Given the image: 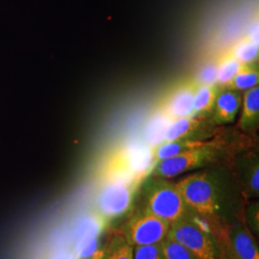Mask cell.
Wrapping results in <instances>:
<instances>
[{
  "mask_svg": "<svg viewBox=\"0 0 259 259\" xmlns=\"http://www.w3.org/2000/svg\"><path fill=\"white\" fill-rule=\"evenodd\" d=\"M231 183L219 169H200L176 184L185 204L217 234L222 226L243 213Z\"/></svg>",
  "mask_w": 259,
  "mask_h": 259,
  "instance_id": "1",
  "label": "cell"
},
{
  "mask_svg": "<svg viewBox=\"0 0 259 259\" xmlns=\"http://www.w3.org/2000/svg\"><path fill=\"white\" fill-rule=\"evenodd\" d=\"M229 137L220 132L211 139H205L204 143L174 157H168L157 162L149 175L172 179L191 171L227 161L243 148L233 145Z\"/></svg>",
  "mask_w": 259,
  "mask_h": 259,
  "instance_id": "2",
  "label": "cell"
},
{
  "mask_svg": "<svg viewBox=\"0 0 259 259\" xmlns=\"http://www.w3.org/2000/svg\"><path fill=\"white\" fill-rule=\"evenodd\" d=\"M170 180L148 175L141 183L139 191L140 207L172 224L192 210L185 204L176 183Z\"/></svg>",
  "mask_w": 259,
  "mask_h": 259,
  "instance_id": "3",
  "label": "cell"
},
{
  "mask_svg": "<svg viewBox=\"0 0 259 259\" xmlns=\"http://www.w3.org/2000/svg\"><path fill=\"white\" fill-rule=\"evenodd\" d=\"M143 181L136 177L104 176L95 201L98 216L111 222L129 213Z\"/></svg>",
  "mask_w": 259,
  "mask_h": 259,
  "instance_id": "4",
  "label": "cell"
},
{
  "mask_svg": "<svg viewBox=\"0 0 259 259\" xmlns=\"http://www.w3.org/2000/svg\"><path fill=\"white\" fill-rule=\"evenodd\" d=\"M166 238L180 243L198 259H220L222 255L221 245L211 227L205 220L200 222L193 211L172 223Z\"/></svg>",
  "mask_w": 259,
  "mask_h": 259,
  "instance_id": "5",
  "label": "cell"
},
{
  "mask_svg": "<svg viewBox=\"0 0 259 259\" xmlns=\"http://www.w3.org/2000/svg\"><path fill=\"white\" fill-rule=\"evenodd\" d=\"M171 224L139 206L124 224L122 235L133 247L161 243Z\"/></svg>",
  "mask_w": 259,
  "mask_h": 259,
  "instance_id": "6",
  "label": "cell"
},
{
  "mask_svg": "<svg viewBox=\"0 0 259 259\" xmlns=\"http://www.w3.org/2000/svg\"><path fill=\"white\" fill-rule=\"evenodd\" d=\"M222 252L230 259H259L254 235L246 225L243 213L221 227L217 232Z\"/></svg>",
  "mask_w": 259,
  "mask_h": 259,
  "instance_id": "7",
  "label": "cell"
},
{
  "mask_svg": "<svg viewBox=\"0 0 259 259\" xmlns=\"http://www.w3.org/2000/svg\"><path fill=\"white\" fill-rule=\"evenodd\" d=\"M153 166V150L136 144L120 149L111 156L105 168V176L122 175L144 180Z\"/></svg>",
  "mask_w": 259,
  "mask_h": 259,
  "instance_id": "8",
  "label": "cell"
},
{
  "mask_svg": "<svg viewBox=\"0 0 259 259\" xmlns=\"http://www.w3.org/2000/svg\"><path fill=\"white\" fill-rule=\"evenodd\" d=\"M257 152L241 150L228 160V167L244 200H254L259 195V160Z\"/></svg>",
  "mask_w": 259,
  "mask_h": 259,
  "instance_id": "9",
  "label": "cell"
},
{
  "mask_svg": "<svg viewBox=\"0 0 259 259\" xmlns=\"http://www.w3.org/2000/svg\"><path fill=\"white\" fill-rule=\"evenodd\" d=\"M200 84L196 79H187L173 85L161 99L157 111L170 120L193 116V99Z\"/></svg>",
  "mask_w": 259,
  "mask_h": 259,
  "instance_id": "10",
  "label": "cell"
},
{
  "mask_svg": "<svg viewBox=\"0 0 259 259\" xmlns=\"http://www.w3.org/2000/svg\"><path fill=\"white\" fill-rule=\"evenodd\" d=\"M220 130L218 126L213 123L210 117H181L170 122L163 141H171L176 139L204 140L211 139L216 136Z\"/></svg>",
  "mask_w": 259,
  "mask_h": 259,
  "instance_id": "11",
  "label": "cell"
},
{
  "mask_svg": "<svg viewBox=\"0 0 259 259\" xmlns=\"http://www.w3.org/2000/svg\"><path fill=\"white\" fill-rule=\"evenodd\" d=\"M241 104L240 92L220 87V92L209 117L218 127L231 124L235 120L240 110Z\"/></svg>",
  "mask_w": 259,
  "mask_h": 259,
  "instance_id": "12",
  "label": "cell"
},
{
  "mask_svg": "<svg viewBox=\"0 0 259 259\" xmlns=\"http://www.w3.org/2000/svg\"><path fill=\"white\" fill-rule=\"evenodd\" d=\"M259 87L256 85L246 91L242 96L240 118L237 127L240 131L250 134L258 127Z\"/></svg>",
  "mask_w": 259,
  "mask_h": 259,
  "instance_id": "13",
  "label": "cell"
},
{
  "mask_svg": "<svg viewBox=\"0 0 259 259\" xmlns=\"http://www.w3.org/2000/svg\"><path fill=\"white\" fill-rule=\"evenodd\" d=\"M219 92L217 84H200L193 99V116L209 117Z\"/></svg>",
  "mask_w": 259,
  "mask_h": 259,
  "instance_id": "14",
  "label": "cell"
},
{
  "mask_svg": "<svg viewBox=\"0 0 259 259\" xmlns=\"http://www.w3.org/2000/svg\"><path fill=\"white\" fill-rule=\"evenodd\" d=\"M258 60H256L247 64H241L240 68L232 78V81L222 88L237 92H246L251 88L258 85Z\"/></svg>",
  "mask_w": 259,
  "mask_h": 259,
  "instance_id": "15",
  "label": "cell"
},
{
  "mask_svg": "<svg viewBox=\"0 0 259 259\" xmlns=\"http://www.w3.org/2000/svg\"><path fill=\"white\" fill-rule=\"evenodd\" d=\"M98 259H134V247L122 234H117L105 247Z\"/></svg>",
  "mask_w": 259,
  "mask_h": 259,
  "instance_id": "16",
  "label": "cell"
},
{
  "mask_svg": "<svg viewBox=\"0 0 259 259\" xmlns=\"http://www.w3.org/2000/svg\"><path fill=\"white\" fill-rule=\"evenodd\" d=\"M240 66V62H238L229 50L226 51L220 56V58L217 59L216 84L222 88L230 83L237 73Z\"/></svg>",
  "mask_w": 259,
  "mask_h": 259,
  "instance_id": "17",
  "label": "cell"
},
{
  "mask_svg": "<svg viewBox=\"0 0 259 259\" xmlns=\"http://www.w3.org/2000/svg\"><path fill=\"white\" fill-rule=\"evenodd\" d=\"M229 51L241 64H247L258 60L259 44L258 40L247 37L241 38L233 47L229 49Z\"/></svg>",
  "mask_w": 259,
  "mask_h": 259,
  "instance_id": "18",
  "label": "cell"
},
{
  "mask_svg": "<svg viewBox=\"0 0 259 259\" xmlns=\"http://www.w3.org/2000/svg\"><path fill=\"white\" fill-rule=\"evenodd\" d=\"M170 122L171 120L164 114H162L159 111L156 112L154 118L152 119V122L147 129V136L151 143L157 146L161 142H163L164 136Z\"/></svg>",
  "mask_w": 259,
  "mask_h": 259,
  "instance_id": "19",
  "label": "cell"
},
{
  "mask_svg": "<svg viewBox=\"0 0 259 259\" xmlns=\"http://www.w3.org/2000/svg\"><path fill=\"white\" fill-rule=\"evenodd\" d=\"M160 244L165 259H198L191 251L176 241L165 238Z\"/></svg>",
  "mask_w": 259,
  "mask_h": 259,
  "instance_id": "20",
  "label": "cell"
},
{
  "mask_svg": "<svg viewBox=\"0 0 259 259\" xmlns=\"http://www.w3.org/2000/svg\"><path fill=\"white\" fill-rule=\"evenodd\" d=\"M243 217L246 225L253 235H258L259 232V206L258 201H251L246 204L243 210Z\"/></svg>",
  "mask_w": 259,
  "mask_h": 259,
  "instance_id": "21",
  "label": "cell"
},
{
  "mask_svg": "<svg viewBox=\"0 0 259 259\" xmlns=\"http://www.w3.org/2000/svg\"><path fill=\"white\" fill-rule=\"evenodd\" d=\"M134 259H165L161 244L134 247Z\"/></svg>",
  "mask_w": 259,
  "mask_h": 259,
  "instance_id": "22",
  "label": "cell"
},
{
  "mask_svg": "<svg viewBox=\"0 0 259 259\" xmlns=\"http://www.w3.org/2000/svg\"><path fill=\"white\" fill-rule=\"evenodd\" d=\"M216 74L217 60L204 65L195 79L199 84H216Z\"/></svg>",
  "mask_w": 259,
  "mask_h": 259,
  "instance_id": "23",
  "label": "cell"
},
{
  "mask_svg": "<svg viewBox=\"0 0 259 259\" xmlns=\"http://www.w3.org/2000/svg\"><path fill=\"white\" fill-rule=\"evenodd\" d=\"M51 259H79L75 254L74 251L70 250H60L56 252L55 254L51 257Z\"/></svg>",
  "mask_w": 259,
  "mask_h": 259,
  "instance_id": "24",
  "label": "cell"
},
{
  "mask_svg": "<svg viewBox=\"0 0 259 259\" xmlns=\"http://www.w3.org/2000/svg\"><path fill=\"white\" fill-rule=\"evenodd\" d=\"M220 259H230V258H229V257H227V256H226V255H225V254H224V253H223V252H222V255H221V257H220Z\"/></svg>",
  "mask_w": 259,
  "mask_h": 259,
  "instance_id": "25",
  "label": "cell"
}]
</instances>
